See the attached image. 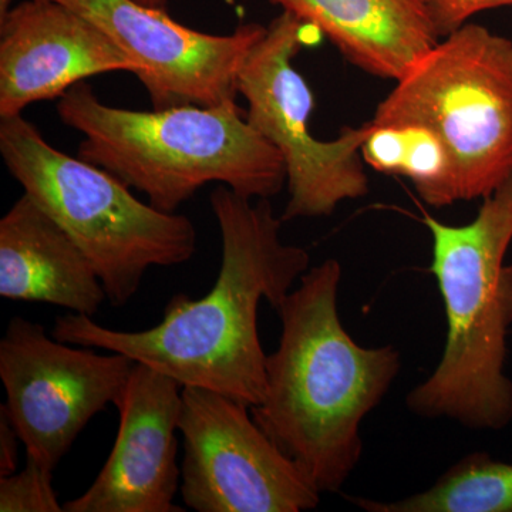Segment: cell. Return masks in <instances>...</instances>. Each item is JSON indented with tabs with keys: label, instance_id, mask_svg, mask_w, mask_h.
<instances>
[{
	"label": "cell",
	"instance_id": "obj_3",
	"mask_svg": "<svg viewBox=\"0 0 512 512\" xmlns=\"http://www.w3.org/2000/svg\"><path fill=\"white\" fill-rule=\"evenodd\" d=\"M57 113L83 136L77 157L143 192L160 211L177 212L211 183L251 200H271L286 184L284 158L237 101L134 111L103 103L80 82L60 97Z\"/></svg>",
	"mask_w": 512,
	"mask_h": 512
},
{
	"label": "cell",
	"instance_id": "obj_17",
	"mask_svg": "<svg viewBox=\"0 0 512 512\" xmlns=\"http://www.w3.org/2000/svg\"><path fill=\"white\" fill-rule=\"evenodd\" d=\"M53 471L26 456L22 471L0 477V512H62Z\"/></svg>",
	"mask_w": 512,
	"mask_h": 512
},
{
	"label": "cell",
	"instance_id": "obj_16",
	"mask_svg": "<svg viewBox=\"0 0 512 512\" xmlns=\"http://www.w3.org/2000/svg\"><path fill=\"white\" fill-rule=\"evenodd\" d=\"M348 501L367 512H512V463L474 451L448 468L429 490L397 501Z\"/></svg>",
	"mask_w": 512,
	"mask_h": 512
},
{
	"label": "cell",
	"instance_id": "obj_19",
	"mask_svg": "<svg viewBox=\"0 0 512 512\" xmlns=\"http://www.w3.org/2000/svg\"><path fill=\"white\" fill-rule=\"evenodd\" d=\"M20 440L5 406L0 404V477L10 476L18 470Z\"/></svg>",
	"mask_w": 512,
	"mask_h": 512
},
{
	"label": "cell",
	"instance_id": "obj_8",
	"mask_svg": "<svg viewBox=\"0 0 512 512\" xmlns=\"http://www.w3.org/2000/svg\"><path fill=\"white\" fill-rule=\"evenodd\" d=\"M136 365L130 357L49 338L45 326L20 316L0 340L6 412L33 458L55 471L94 416L117 410Z\"/></svg>",
	"mask_w": 512,
	"mask_h": 512
},
{
	"label": "cell",
	"instance_id": "obj_6",
	"mask_svg": "<svg viewBox=\"0 0 512 512\" xmlns=\"http://www.w3.org/2000/svg\"><path fill=\"white\" fill-rule=\"evenodd\" d=\"M370 123L429 128L453 160L458 202L484 200L512 175V40L470 22L441 37Z\"/></svg>",
	"mask_w": 512,
	"mask_h": 512
},
{
	"label": "cell",
	"instance_id": "obj_10",
	"mask_svg": "<svg viewBox=\"0 0 512 512\" xmlns=\"http://www.w3.org/2000/svg\"><path fill=\"white\" fill-rule=\"evenodd\" d=\"M53 2L89 19L131 57L154 110L237 101L242 64L266 33L259 23L238 26L229 35L198 32L136 0Z\"/></svg>",
	"mask_w": 512,
	"mask_h": 512
},
{
	"label": "cell",
	"instance_id": "obj_12",
	"mask_svg": "<svg viewBox=\"0 0 512 512\" xmlns=\"http://www.w3.org/2000/svg\"><path fill=\"white\" fill-rule=\"evenodd\" d=\"M140 73L103 30L53 0H25L0 19V119L62 97L97 74Z\"/></svg>",
	"mask_w": 512,
	"mask_h": 512
},
{
	"label": "cell",
	"instance_id": "obj_13",
	"mask_svg": "<svg viewBox=\"0 0 512 512\" xmlns=\"http://www.w3.org/2000/svg\"><path fill=\"white\" fill-rule=\"evenodd\" d=\"M0 296L90 318L107 299L92 262L26 192L0 220Z\"/></svg>",
	"mask_w": 512,
	"mask_h": 512
},
{
	"label": "cell",
	"instance_id": "obj_2",
	"mask_svg": "<svg viewBox=\"0 0 512 512\" xmlns=\"http://www.w3.org/2000/svg\"><path fill=\"white\" fill-rule=\"evenodd\" d=\"M342 266L330 258L302 275L276 312L281 338L266 356L264 400L255 423L320 494L339 493L363 454V420L399 375L394 346L365 348L343 328Z\"/></svg>",
	"mask_w": 512,
	"mask_h": 512
},
{
	"label": "cell",
	"instance_id": "obj_5",
	"mask_svg": "<svg viewBox=\"0 0 512 512\" xmlns=\"http://www.w3.org/2000/svg\"><path fill=\"white\" fill-rule=\"evenodd\" d=\"M0 154L12 177L92 262L113 306L134 298L153 266L190 261V218L137 200L109 171L50 146L25 117L0 119Z\"/></svg>",
	"mask_w": 512,
	"mask_h": 512
},
{
	"label": "cell",
	"instance_id": "obj_14",
	"mask_svg": "<svg viewBox=\"0 0 512 512\" xmlns=\"http://www.w3.org/2000/svg\"><path fill=\"white\" fill-rule=\"evenodd\" d=\"M328 37L357 69L397 80L440 36L426 0H268Z\"/></svg>",
	"mask_w": 512,
	"mask_h": 512
},
{
	"label": "cell",
	"instance_id": "obj_11",
	"mask_svg": "<svg viewBox=\"0 0 512 512\" xmlns=\"http://www.w3.org/2000/svg\"><path fill=\"white\" fill-rule=\"evenodd\" d=\"M183 386L137 363L121 404L120 426L106 464L64 512H181L178 419Z\"/></svg>",
	"mask_w": 512,
	"mask_h": 512
},
{
	"label": "cell",
	"instance_id": "obj_9",
	"mask_svg": "<svg viewBox=\"0 0 512 512\" xmlns=\"http://www.w3.org/2000/svg\"><path fill=\"white\" fill-rule=\"evenodd\" d=\"M181 487L197 512L315 510L320 494L255 423L245 404L202 387H183Z\"/></svg>",
	"mask_w": 512,
	"mask_h": 512
},
{
	"label": "cell",
	"instance_id": "obj_1",
	"mask_svg": "<svg viewBox=\"0 0 512 512\" xmlns=\"http://www.w3.org/2000/svg\"><path fill=\"white\" fill-rule=\"evenodd\" d=\"M220 228L222 258L217 281L204 298L177 293L163 320L143 332L104 328L90 316L56 319L59 342L121 353L153 367L183 387H202L252 409L266 389V353L258 332L262 299L278 309L296 279L309 269L305 248L281 239L284 221L271 200H251L220 185L211 192Z\"/></svg>",
	"mask_w": 512,
	"mask_h": 512
},
{
	"label": "cell",
	"instance_id": "obj_7",
	"mask_svg": "<svg viewBox=\"0 0 512 512\" xmlns=\"http://www.w3.org/2000/svg\"><path fill=\"white\" fill-rule=\"evenodd\" d=\"M312 26L282 12L242 64L239 94L247 120L281 153L289 198L281 220L329 217L342 202L369 194L362 147L370 123L345 127L333 140L311 133L315 96L293 60L311 43Z\"/></svg>",
	"mask_w": 512,
	"mask_h": 512
},
{
	"label": "cell",
	"instance_id": "obj_20",
	"mask_svg": "<svg viewBox=\"0 0 512 512\" xmlns=\"http://www.w3.org/2000/svg\"><path fill=\"white\" fill-rule=\"evenodd\" d=\"M141 5L150 6V8L164 9L168 0H136Z\"/></svg>",
	"mask_w": 512,
	"mask_h": 512
},
{
	"label": "cell",
	"instance_id": "obj_21",
	"mask_svg": "<svg viewBox=\"0 0 512 512\" xmlns=\"http://www.w3.org/2000/svg\"><path fill=\"white\" fill-rule=\"evenodd\" d=\"M13 0H0V19L5 18L6 13L12 8Z\"/></svg>",
	"mask_w": 512,
	"mask_h": 512
},
{
	"label": "cell",
	"instance_id": "obj_15",
	"mask_svg": "<svg viewBox=\"0 0 512 512\" xmlns=\"http://www.w3.org/2000/svg\"><path fill=\"white\" fill-rule=\"evenodd\" d=\"M370 127L362 147L367 165L377 173L409 178L430 207L446 208L458 202L453 160L433 131L419 124L370 123Z\"/></svg>",
	"mask_w": 512,
	"mask_h": 512
},
{
	"label": "cell",
	"instance_id": "obj_4",
	"mask_svg": "<svg viewBox=\"0 0 512 512\" xmlns=\"http://www.w3.org/2000/svg\"><path fill=\"white\" fill-rule=\"evenodd\" d=\"M433 237L431 274L447 318L440 363L407 394L423 419H448L470 430L498 431L512 421V380L505 373L512 326V175L483 200L466 225L423 211Z\"/></svg>",
	"mask_w": 512,
	"mask_h": 512
},
{
	"label": "cell",
	"instance_id": "obj_18",
	"mask_svg": "<svg viewBox=\"0 0 512 512\" xmlns=\"http://www.w3.org/2000/svg\"><path fill=\"white\" fill-rule=\"evenodd\" d=\"M426 5L441 39L466 25L478 13L511 6L512 0H426Z\"/></svg>",
	"mask_w": 512,
	"mask_h": 512
}]
</instances>
